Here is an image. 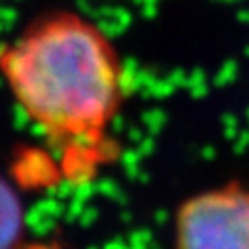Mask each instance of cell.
I'll return each instance as SVG.
<instances>
[{
	"label": "cell",
	"instance_id": "1",
	"mask_svg": "<svg viewBox=\"0 0 249 249\" xmlns=\"http://www.w3.org/2000/svg\"><path fill=\"white\" fill-rule=\"evenodd\" d=\"M125 78L113 39L74 9L43 11L0 43V80L76 183L116 157L111 127L127 96Z\"/></svg>",
	"mask_w": 249,
	"mask_h": 249
},
{
	"label": "cell",
	"instance_id": "2",
	"mask_svg": "<svg viewBox=\"0 0 249 249\" xmlns=\"http://www.w3.org/2000/svg\"><path fill=\"white\" fill-rule=\"evenodd\" d=\"M174 249H249V185L236 179L187 196L172 218Z\"/></svg>",
	"mask_w": 249,
	"mask_h": 249
},
{
	"label": "cell",
	"instance_id": "3",
	"mask_svg": "<svg viewBox=\"0 0 249 249\" xmlns=\"http://www.w3.org/2000/svg\"><path fill=\"white\" fill-rule=\"evenodd\" d=\"M28 209L17 181L0 172V249H32Z\"/></svg>",
	"mask_w": 249,
	"mask_h": 249
}]
</instances>
